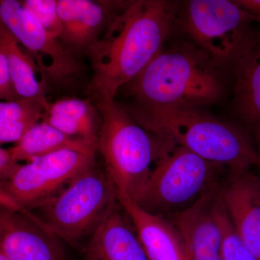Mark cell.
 <instances>
[{"instance_id":"obj_1","label":"cell","mask_w":260,"mask_h":260,"mask_svg":"<svg viewBox=\"0 0 260 260\" xmlns=\"http://www.w3.org/2000/svg\"><path fill=\"white\" fill-rule=\"evenodd\" d=\"M177 13L174 2L121 1L87 52L92 68L88 90L94 99L114 100L118 91L162 50Z\"/></svg>"},{"instance_id":"obj_2","label":"cell","mask_w":260,"mask_h":260,"mask_svg":"<svg viewBox=\"0 0 260 260\" xmlns=\"http://www.w3.org/2000/svg\"><path fill=\"white\" fill-rule=\"evenodd\" d=\"M138 124L172 145L183 147L230 172L260 167L256 148L241 128L186 107L124 109Z\"/></svg>"},{"instance_id":"obj_3","label":"cell","mask_w":260,"mask_h":260,"mask_svg":"<svg viewBox=\"0 0 260 260\" xmlns=\"http://www.w3.org/2000/svg\"><path fill=\"white\" fill-rule=\"evenodd\" d=\"M215 64L196 46L162 50L120 90L131 99L129 108H198L217 102L223 85Z\"/></svg>"},{"instance_id":"obj_4","label":"cell","mask_w":260,"mask_h":260,"mask_svg":"<svg viewBox=\"0 0 260 260\" xmlns=\"http://www.w3.org/2000/svg\"><path fill=\"white\" fill-rule=\"evenodd\" d=\"M94 100L101 116L97 150L104 159L105 172L116 192L135 201L153 170L154 159L160 158L172 146L158 148L148 132L115 101Z\"/></svg>"},{"instance_id":"obj_5","label":"cell","mask_w":260,"mask_h":260,"mask_svg":"<svg viewBox=\"0 0 260 260\" xmlns=\"http://www.w3.org/2000/svg\"><path fill=\"white\" fill-rule=\"evenodd\" d=\"M222 167L173 145L158 158L135 202L149 213L173 217L218 189Z\"/></svg>"},{"instance_id":"obj_6","label":"cell","mask_w":260,"mask_h":260,"mask_svg":"<svg viewBox=\"0 0 260 260\" xmlns=\"http://www.w3.org/2000/svg\"><path fill=\"white\" fill-rule=\"evenodd\" d=\"M117 202L115 186L107 172L94 165L36 209L35 215H29L59 240L77 246L90 237Z\"/></svg>"},{"instance_id":"obj_7","label":"cell","mask_w":260,"mask_h":260,"mask_svg":"<svg viewBox=\"0 0 260 260\" xmlns=\"http://www.w3.org/2000/svg\"><path fill=\"white\" fill-rule=\"evenodd\" d=\"M254 18L234 1L191 0L183 15V28L215 65L233 64L252 32Z\"/></svg>"},{"instance_id":"obj_8","label":"cell","mask_w":260,"mask_h":260,"mask_svg":"<svg viewBox=\"0 0 260 260\" xmlns=\"http://www.w3.org/2000/svg\"><path fill=\"white\" fill-rule=\"evenodd\" d=\"M95 154L61 150L18 166L2 183L3 190L23 210L37 209L95 165Z\"/></svg>"},{"instance_id":"obj_9","label":"cell","mask_w":260,"mask_h":260,"mask_svg":"<svg viewBox=\"0 0 260 260\" xmlns=\"http://www.w3.org/2000/svg\"><path fill=\"white\" fill-rule=\"evenodd\" d=\"M0 22L30 54L47 80L68 83L82 66L60 38L47 32L18 0H0Z\"/></svg>"},{"instance_id":"obj_10","label":"cell","mask_w":260,"mask_h":260,"mask_svg":"<svg viewBox=\"0 0 260 260\" xmlns=\"http://www.w3.org/2000/svg\"><path fill=\"white\" fill-rule=\"evenodd\" d=\"M0 206V251L10 260H70L59 239L28 212Z\"/></svg>"},{"instance_id":"obj_11","label":"cell","mask_w":260,"mask_h":260,"mask_svg":"<svg viewBox=\"0 0 260 260\" xmlns=\"http://www.w3.org/2000/svg\"><path fill=\"white\" fill-rule=\"evenodd\" d=\"M219 195L239 237L260 260V177L250 170L230 172Z\"/></svg>"},{"instance_id":"obj_12","label":"cell","mask_w":260,"mask_h":260,"mask_svg":"<svg viewBox=\"0 0 260 260\" xmlns=\"http://www.w3.org/2000/svg\"><path fill=\"white\" fill-rule=\"evenodd\" d=\"M121 1L57 0L60 39L75 56L87 54L100 38Z\"/></svg>"},{"instance_id":"obj_13","label":"cell","mask_w":260,"mask_h":260,"mask_svg":"<svg viewBox=\"0 0 260 260\" xmlns=\"http://www.w3.org/2000/svg\"><path fill=\"white\" fill-rule=\"evenodd\" d=\"M116 194L148 260H191L184 238L172 220L149 213L125 195Z\"/></svg>"},{"instance_id":"obj_14","label":"cell","mask_w":260,"mask_h":260,"mask_svg":"<svg viewBox=\"0 0 260 260\" xmlns=\"http://www.w3.org/2000/svg\"><path fill=\"white\" fill-rule=\"evenodd\" d=\"M84 260H148L133 223L119 202L88 238Z\"/></svg>"},{"instance_id":"obj_15","label":"cell","mask_w":260,"mask_h":260,"mask_svg":"<svg viewBox=\"0 0 260 260\" xmlns=\"http://www.w3.org/2000/svg\"><path fill=\"white\" fill-rule=\"evenodd\" d=\"M218 188L172 217L184 238L191 260H223L222 232L213 208Z\"/></svg>"},{"instance_id":"obj_16","label":"cell","mask_w":260,"mask_h":260,"mask_svg":"<svg viewBox=\"0 0 260 260\" xmlns=\"http://www.w3.org/2000/svg\"><path fill=\"white\" fill-rule=\"evenodd\" d=\"M232 64L236 112L245 124L256 127L260 125V38L251 34Z\"/></svg>"},{"instance_id":"obj_17","label":"cell","mask_w":260,"mask_h":260,"mask_svg":"<svg viewBox=\"0 0 260 260\" xmlns=\"http://www.w3.org/2000/svg\"><path fill=\"white\" fill-rule=\"evenodd\" d=\"M42 121L64 134L97 145L101 116L88 100L62 99L45 103Z\"/></svg>"},{"instance_id":"obj_18","label":"cell","mask_w":260,"mask_h":260,"mask_svg":"<svg viewBox=\"0 0 260 260\" xmlns=\"http://www.w3.org/2000/svg\"><path fill=\"white\" fill-rule=\"evenodd\" d=\"M61 150L95 154L97 145L68 136L42 121L34 124L9 152L15 161L29 162Z\"/></svg>"},{"instance_id":"obj_19","label":"cell","mask_w":260,"mask_h":260,"mask_svg":"<svg viewBox=\"0 0 260 260\" xmlns=\"http://www.w3.org/2000/svg\"><path fill=\"white\" fill-rule=\"evenodd\" d=\"M0 49L8 59L13 87L19 99L46 98L47 80L38 78V73L44 74L30 54L21 49V44L1 22Z\"/></svg>"},{"instance_id":"obj_20","label":"cell","mask_w":260,"mask_h":260,"mask_svg":"<svg viewBox=\"0 0 260 260\" xmlns=\"http://www.w3.org/2000/svg\"><path fill=\"white\" fill-rule=\"evenodd\" d=\"M213 208L222 232L223 260H256L235 230L218 190L214 198Z\"/></svg>"},{"instance_id":"obj_21","label":"cell","mask_w":260,"mask_h":260,"mask_svg":"<svg viewBox=\"0 0 260 260\" xmlns=\"http://www.w3.org/2000/svg\"><path fill=\"white\" fill-rule=\"evenodd\" d=\"M44 99H20L12 102H0V119L3 122L42 119Z\"/></svg>"},{"instance_id":"obj_22","label":"cell","mask_w":260,"mask_h":260,"mask_svg":"<svg viewBox=\"0 0 260 260\" xmlns=\"http://www.w3.org/2000/svg\"><path fill=\"white\" fill-rule=\"evenodd\" d=\"M22 3L47 32L60 37L61 24L56 0H25Z\"/></svg>"},{"instance_id":"obj_23","label":"cell","mask_w":260,"mask_h":260,"mask_svg":"<svg viewBox=\"0 0 260 260\" xmlns=\"http://www.w3.org/2000/svg\"><path fill=\"white\" fill-rule=\"evenodd\" d=\"M38 121L24 120L3 122L0 125V143H17Z\"/></svg>"},{"instance_id":"obj_24","label":"cell","mask_w":260,"mask_h":260,"mask_svg":"<svg viewBox=\"0 0 260 260\" xmlns=\"http://www.w3.org/2000/svg\"><path fill=\"white\" fill-rule=\"evenodd\" d=\"M0 99L6 102L18 100L10 75L9 64L5 53L0 49Z\"/></svg>"},{"instance_id":"obj_25","label":"cell","mask_w":260,"mask_h":260,"mask_svg":"<svg viewBox=\"0 0 260 260\" xmlns=\"http://www.w3.org/2000/svg\"><path fill=\"white\" fill-rule=\"evenodd\" d=\"M235 2L253 17L254 21L260 22V0H235Z\"/></svg>"},{"instance_id":"obj_26","label":"cell","mask_w":260,"mask_h":260,"mask_svg":"<svg viewBox=\"0 0 260 260\" xmlns=\"http://www.w3.org/2000/svg\"><path fill=\"white\" fill-rule=\"evenodd\" d=\"M0 206L8 208V209L16 210V211L23 212V210L5 193L1 184H0Z\"/></svg>"},{"instance_id":"obj_27","label":"cell","mask_w":260,"mask_h":260,"mask_svg":"<svg viewBox=\"0 0 260 260\" xmlns=\"http://www.w3.org/2000/svg\"><path fill=\"white\" fill-rule=\"evenodd\" d=\"M256 150L260 160V125L255 127Z\"/></svg>"},{"instance_id":"obj_28","label":"cell","mask_w":260,"mask_h":260,"mask_svg":"<svg viewBox=\"0 0 260 260\" xmlns=\"http://www.w3.org/2000/svg\"><path fill=\"white\" fill-rule=\"evenodd\" d=\"M0 260H10L5 254L0 251Z\"/></svg>"},{"instance_id":"obj_29","label":"cell","mask_w":260,"mask_h":260,"mask_svg":"<svg viewBox=\"0 0 260 260\" xmlns=\"http://www.w3.org/2000/svg\"><path fill=\"white\" fill-rule=\"evenodd\" d=\"M3 121L1 120V119H0V125H1L2 124H3Z\"/></svg>"}]
</instances>
